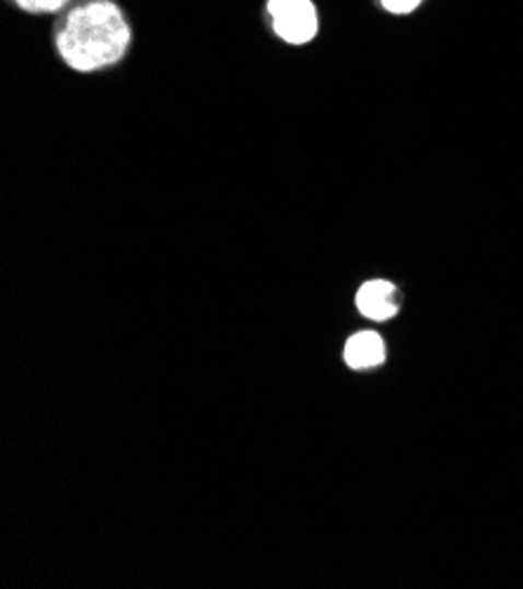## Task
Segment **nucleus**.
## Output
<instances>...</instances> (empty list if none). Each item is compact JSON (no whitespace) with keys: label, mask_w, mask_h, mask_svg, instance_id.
Returning <instances> with one entry per match:
<instances>
[{"label":"nucleus","mask_w":523,"mask_h":589,"mask_svg":"<svg viewBox=\"0 0 523 589\" xmlns=\"http://www.w3.org/2000/svg\"><path fill=\"white\" fill-rule=\"evenodd\" d=\"M399 291L387 280H371L364 282L357 291V310L367 320L373 322H387L399 313Z\"/></svg>","instance_id":"nucleus-3"},{"label":"nucleus","mask_w":523,"mask_h":589,"mask_svg":"<svg viewBox=\"0 0 523 589\" xmlns=\"http://www.w3.org/2000/svg\"><path fill=\"white\" fill-rule=\"evenodd\" d=\"M422 0H381V5L392 14H408L414 12Z\"/></svg>","instance_id":"nucleus-6"},{"label":"nucleus","mask_w":523,"mask_h":589,"mask_svg":"<svg viewBox=\"0 0 523 589\" xmlns=\"http://www.w3.org/2000/svg\"><path fill=\"white\" fill-rule=\"evenodd\" d=\"M385 343L375 332H359L346 346V365L355 371H367L385 362Z\"/></svg>","instance_id":"nucleus-4"},{"label":"nucleus","mask_w":523,"mask_h":589,"mask_svg":"<svg viewBox=\"0 0 523 589\" xmlns=\"http://www.w3.org/2000/svg\"><path fill=\"white\" fill-rule=\"evenodd\" d=\"M10 3L28 14H59L71 0H10Z\"/></svg>","instance_id":"nucleus-5"},{"label":"nucleus","mask_w":523,"mask_h":589,"mask_svg":"<svg viewBox=\"0 0 523 589\" xmlns=\"http://www.w3.org/2000/svg\"><path fill=\"white\" fill-rule=\"evenodd\" d=\"M132 45V26L116 0H71L57 14L55 47L69 69L96 73L116 67Z\"/></svg>","instance_id":"nucleus-1"},{"label":"nucleus","mask_w":523,"mask_h":589,"mask_svg":"<svg viewBox=\"0 0 523 589\" xmlns=\"http://www.w3.org/2000/svg\"><path fill=\"white\" fill-rule=\"evenodd\" d=\"M275 36L289 45H305L317 36L319 14L313 0H268Z\"/></svg>","instance_id":"nucleus-2"}]
</instances>
